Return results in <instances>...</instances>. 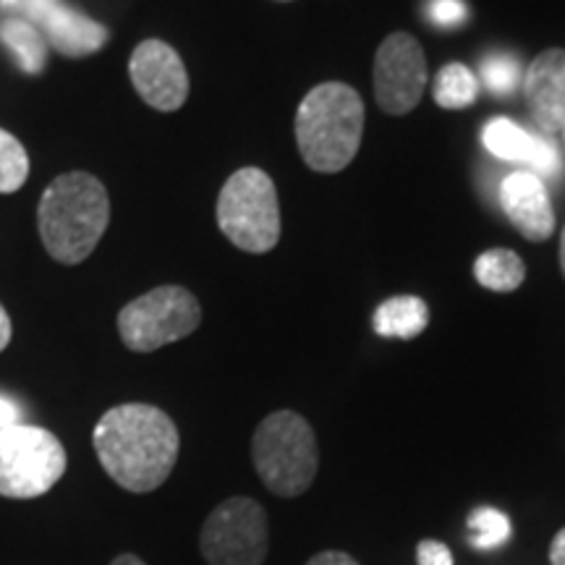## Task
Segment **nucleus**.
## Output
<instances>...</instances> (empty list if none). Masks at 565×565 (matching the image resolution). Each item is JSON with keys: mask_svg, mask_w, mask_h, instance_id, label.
Listing matches in <instances>:
<instances>
[{"mask_svg": "<svg viewBox=\"0 0 565 565\" xmlns=\"http://www.w3.org/2000/svg\"><path fill=\"white\" fill-rule=\"evenodd\" d=\"M202 307L183 286H160L126 303L118 312V333L129 351L152 353L189 338L200 328Z\"/></svg>", "mask_w": 565, "mask_h": 565, "instance_id": "7", "label": "nucleus"}, {"mask_svg": "<svg viewBox=\"0 0 565 565\" xmlns=\"http://www.w3.org/2000/svg\"><path fill=\"white\" fill-rule=\"evenodd\" d=\"M561 270H563V278H565V228H563V236H561Z\"/></svg>", "mask_w": 565, "mask_h": 565, "instance_id": "29", "label": "nucleus"}, {"mask_svg": "<svg viewBox=\"0 0 565 565\" xmlns=\"http://www.w3.org/2000/svg\"><path fill=\"white\" fill-rule=\"evenodd\" d=\"M479 76H482V82L479 84H484L487 92L494 97L513 95V92L519 89L521 79H524L519 58H513V55H505V53L487 55L482 61V68H479Z\"/></svg>", "mask_w": 565, "mask_h": 565, "instance_id": "21", "label": "nucleus"}, {"mask_svg": "<svg viewBox=\"0 0 565 565\" xmlns=\"http://www.w3.org/2000/svg\"><path fill=\"white\" fill-rule=\"evenodd\" d=\"M372 324L377 335L412 341L429 324V307L419 296H393L380 303Z\"/></svg>", "mask_w": 565, "mask_h": 565, "instance_id": "14", "label": "nucleus"}, {"mask_svg": "<svg viewBox=\"0 0 565 565\" xmlns=\"http://www.w3.org/2000/svg\"><path fill=\"white\" fill-rule=\"evenodd\" d=\"M561 134H563V139H565V126H563V131H561Z\"/></svg>", "mask_w": 565, "mask_h": 565, "instance_id": "31", "label": "nucleus"}, {"mask_svg": "<svg viewBox=\"0 0 565 565\" xmlns=\"http://www.w3.org/2000/svg\"><path fill=\"white\" fill-rule=\"evenodd\" d=\"M267 550V513L252 498L223 500L200 532V553L207 565H263Z\"/></svg>", "mask_w": 565, "mask_h": 565, "instance_id": "8", "label": "nucleus"}, {"mask_svg": "<svg viewBox=\"0 0 565 565\" xmlns=\"http://www.w3.org/2000/svg\"><path fill=\"white\" fill-rule=\"evenodd\" d=\"M0 42L9 47L24 74L38 76L45 71L47 45H45V38H42V32L32 24V21L6 19L3 24H0Z\"/></svg>", "mask_w": 565, "mask_h": 565, "instance_id": "16", "label": "nucleus"}, {"mask_svg": "<svg viewBox=\"0 0 565 565\" xmlns=\"http://www.w3.org/2000/svg\"><path fill=\"white\" fill-rule=\"evenodd\" d=\"M280 3H288V0H280Z\"/></svg>", "mask_w": 565, "mask_h": 565, "instance_id": "32", "label": "nucleus"}, {"mask_svg": "<svg viewBox=\"0 0 565 565\" xmlns=\"http://www.w3.org/2000/svg\"><path fill=\"white\" fill-rule=\"evenodd\" d=\"M26 175H30V154L24 145L0 129V194H13L24 186Z\"/></svg>", "mask_w": 565, "mask_h": 565, "instance_id": "20", "label": "nucleus"}, {"mask_svg": "<svg viewBox=\"0 0 565 565\" xmlns=\"http://www.w3.org/2000/svg\"><path fill=\"white\" fill-rule=\"evenodd\" d=\"M11 335H13V324H11V317L9 312L3 309V303H0V351L9 349L11 343Z\"/></svg>", "mask_w": 565, "mask_h": 565, "instance_id": "27", "label": "nucleus"}, {"mask_svg": "<svg viewBox=\"0 0 565 565\" xmlns=\"http://www.w3.org/2000/svg\"><path fill=\"white\" fill-rule=\"evenodd\" d=\"M307 565H359L349 553H338V550H328V553L315 555Z\"/></svg>", "mask_w": 565, "mask_h": 565, "instance_id": "25", "label": "nucleus"}, {"mask_svg": "<svg viewBox=\"0 0 565 565\" xmlns=\"http://www.w3.org/2000/svg\"><path fill=\"white\" fill-rule=\"evenodd\" d=\"M427 87V61L419 40L393 32L374 55V97L387 116H404L419 105Z\"/></svg>", "mask_w": 565, "mask_h": 565, "instance_id": "9", "label": "nucleus"}, {"mask_svg": "<svg viewBox=\"0 0 565 565\" xmlns=\"http://www.w3.org/2000/svg\"><path fill=\"white\" fill-rule=\"evenodd\" d=\"M19 416H21V408L17 401H11L9 395H0V429L19 424Z\"/></svg>", "mask_w": 565, "mask_h": 565, "instance_id": "24", "label": "nucleus"}, {"mask_svg": "<svg viewBox=\"0 0 565 565\" xmlns=\"http://www.w3.org/2000/svg\"><path fill=\"white\" fill-rule=\"evenodd\" d=\"M550 565H565V526L555 534L553 545H550Z\"/></svg>", "mask_w": 565, "mask_h": 565, "instance_id": "26", "label": "nucleus"}, {"mask_svg": "<svg viewBox=\"0 0 565 565\" xmlns=\"http://www.w3.org/2000/svg\"><path fill=\"white\" fill-rule=\"evenodd\" d=\"M217 225L236 249L265 254L280 242V204L270 175L242 168L217 196Z\"/></svg>", "mask_w": 565, "mask_h": 565, "instance_id": "5", "label": "nucleus"}, {"mask_svg": "<svg viewBox=\"0 0 565 565\" xmlns=\"http://www.w3.org/2000/svg\"><path fill=\"white\" fill-rule=\"evenodd\" d=\"M524 92L534 124L545 137L561 134L565 126V51L540 53L524 74Z\"/></svg>", "mask_w": 565, "mask_h": 565, "instance_id": "13", "label": "nucleus"}, {"mask_svg": "<svg viewBox=\"0 0 565 565\" xmlns=\"http://www.w3.org/2000/svg\"><path fill=\"white\" fill-rule=\"evenodd\" d=\"M110 565H147V563L141 561L139 555H131V553H126V555H118L116 561H113Z\"/></svg>", "mask_w": 565, "mask_h": 565, "instance_id": "28", "label": "nucleus"}, {"mask_svg": "<svg viewBox=\"0 0 565 565\" xmlns=\"http://www.w3.org/2000/svg\"><path fill=\"white\" fill-rule=\"evenodd\" d=\"M416 563L419 565H454V553L445 542L422 540L416 545Z\"/></svg>", "mask_w": 565, "mask_h": 565, "instance_id": "23", "label": "nucleus"}, {"mask_svg": "<svg viewBox=\"0 0 565 565\" xmlns=\"http://www.w3.org/2000/svg\"><path fill=\"white\" fill-rule=\"evenodd\" d=\"M364 103L343 82H324L296 110V145L317 173H341L362 147Z\"/></svg>", "mask_w": 565, "mask_h": 565, "instance_id": "3", "label": "nucleus"}, {"mask_svg": "<svg viewBox=\"0 0 565 565\" xmlns=\"http://www.w3.org/2000/svg\"><path fill=\"white\" fill-rule=\"evenodd\" d=\"M500 207L521 236L529 242H547L555 231V210L540 175L515 171L500 183Z\"/></svg>", "mask_w": 565, "mask_h": 565, "instance_id": "12", "label": "nucleus"}, {"mask_svg": "<svg viewBox=\"0 0 565 565\" xmlns=\"http://www.w3.org/2000/svg\"><path fill=\"white\" fill-rule=\"evenodd\" d=\"M475 275L479 286L498 294H511L526 278L524 259L511 249H490L475 263Z\"/></svg>", "mask_w": 565, "mask_h": 565, "instance_id": "17", "label": "nucleus"}, {"mask_svg": "<svg viewBox=\"0 0 565 565\" xmlns=\"http://www.w3.org/2000/svg\"><path fill=\"white\" fill-rule=\"evenodd\" d=\"M479 76L471 74L463 63H448L435 79V103L445 110H463L477 103Z\"/></svg>", "mask_w": 565, "mask_h": 565, "instance_id": "18", "label": "nucleus"}, {"mask_svg": "<svg viewBox=\"0 0 565 565\" xmlns=\"http://www.w3.org/2000/svg\"><path fill=\"white\" fill-rule=\"evenodd\" d=\"M482 141L487 152L494 154L498 160L519 162V166H526L529 171L540 134L526 131L524 126L511 121V118H492V121L484 126Z\"/></svg>", "mask_w": 565, "mask_h": 565, "instance_id": "15", "label": "nucleus"}, {"mask_svg": "<svg viewBox=\"0 0 565 565\" xmlns=\"http://www.w3.org/2000/svg\"><path fill=\"white\" fill-rule=\"evenodd\" d=\"M100 466L124 490L145 494L173 475L181 437L171 416L150 404H121L105 412L92 433Z\"/></svg>", "mask_w": 565, "mask_h": 565, "instance_id": "1", "label": "nucleus"}, {"mask_svg": "<svg viewBox=\"0 0 565 565\" xmlns=\"http://www.w3.org/2000/svg\"><path fill=\"white\" fill-rule=\"evenodd\" d=\"M66 466V448L51 429L21 422L0 429V498H42L61 482Z\"/></svg>", "mask_w": 565, "mask_h": 565, "instance_id": "6", "label": "nucleus"}, {"mask_svg": "<svg viewBox=\"0 0 565 565\" xmlns=\"http://www.w3.org/2000/svg\"><path fill=\"white\" fill-rule=\"evenodd\" d=\"M134 89L150 108L173 113L189 97V74L181 55L162 40H145L134 47L129 61Z\"/></svg>", "mask_w": 565, "mask_h": 565, "instance_id": "10", "label": "nucleus"}, {"mask_svg": "<svg viewBox=\"0 0 565 565\" xmlns=\"http://www.w3.org/2000/svg\"><path fill=\"white\" fill-rule=\"evenodd\" d=\"M26 13L38 21L51 45L68 58H87L108 45L110 32L100 21L68 9L61 0H26Z\"/></svg>", "mask_w": 565, "mask_h": 565, "instance_id": "11", "label": "nucleus"}, {"mask_svg": "<svg viewBox=\"0 0 565 565\" xmlns=\"http://www.w3.org/2000/svg\"><path fill=\"white\" fill-rule=\"evenodd\" d=\"M466 529H469V545L475 550H498L511 540L513 526L511 519L503 511L492 505H479L466 519Z\"/></svg>", "mask_w": 565, "mask_h": 565, "instance_id": "19", "label": "nucleus"}, {"mask_svg": "<svg viewBox=\"0 0 565 565\" xmlns=\"http://www.w3.org/2000/svg\"><path fill=\"white\" fill-rule=\"evenodd\" d=\"M424 17L437 30H458V26H463L469 21V6L463 0H427Z\"/></svg>", "mask_w": 565, "mask_h": 565, "instance_id": "22", "label": "nucleus"}, {"mask_svg": "<svg viewBox=\"0 0 565 565\" xmlns=\"http://www.w3.org/2000/svg\"><path fill=\"white\" fill-rule=\"evenodd\" d=\"M252 461L273 494L299 498L312 487L320 466L315 429L296 412L265 416L252 437Z\"/></svg>", "mask_w": 565, "mask_h": 565, "instance_id": "4", "label": "nucleus"}, {"mask_svg": "<svg viewBox=\"0 0 565 565\" xmlns=\"http://www.w3.org/2000/svg\"><path fill=\"white\" fill-rule=\"evenodd\" d=\"M0 3H9V6H13V3H19V0H0Z\"/></svg>", "mask_w": 565, "mask_h": 565, "instance_id": "30", "label": "nucleus"}, {"mask_svg": "<svg viewBox=\"0 0 565 565\" xmlns=\"http://www.w3.org/2000/svg\"><path fill=\"white\" fill-rule=\"evenodd\" d=\"M108 223V189L92 173H63L40 196L38 231L42 246L61 265H82L97 249Z\"/></svg>", "mask_w": 565, "mask_h": 565, "instance_id": "2", "label": "nucleus"}]
</instances>
